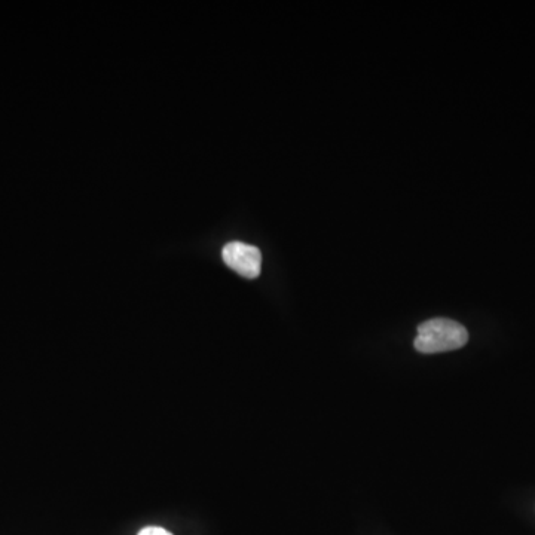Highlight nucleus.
Listing matches in <instances>:
<instances>
[{
    "label": "nucleus",
    "mask_w": 535,
    "mask_h": 535,
    "mask_svg": "<svg viewBox=\"0 0 535 535\" xmlns=\"http://www.w3.org/2000/svg\"><path fill=\"white\" fill-rule=\"evenodd\" d=\"M467 341L469 332L463 324L449 319H433L420 324L414 347L423 354L446 353L460 350Z\"/></svg>",
    "instance_id": "obj_1"
},
{
    "label": "nucleus",
    "mask_w": 535,
    "mask_h": 535,
    "mask_svg": "<svg viewBox=\"0 0 535 535\" xmlns=\"http://www.w3.org/2000/svg\"><path fill=\"white\" fill-rule=\"evenodd\" d=\"M222 258L232 271L238 272L250 280L258 278L261 274L262 253L258 247L240 243V241H232L223 247Z\"/></svg>",
    "instance_id": "obj_2"
},
{
    "label": "nucleus",
    "mask_w": 535,
    "mask_h": 535,
    "mask_svg": "<svg viewBox=\"0 0 535 535\" xmlns=\"http://www.w3.org/2000/svg\"><path fill=\"white\" fill-rule=\"evenodd\" d=\"M137 535H173L170 531L165 530L161 527H146L143 530L139 531Z\"/></svg>",
    "instance_id": "obj_3"
}]
</instances>
